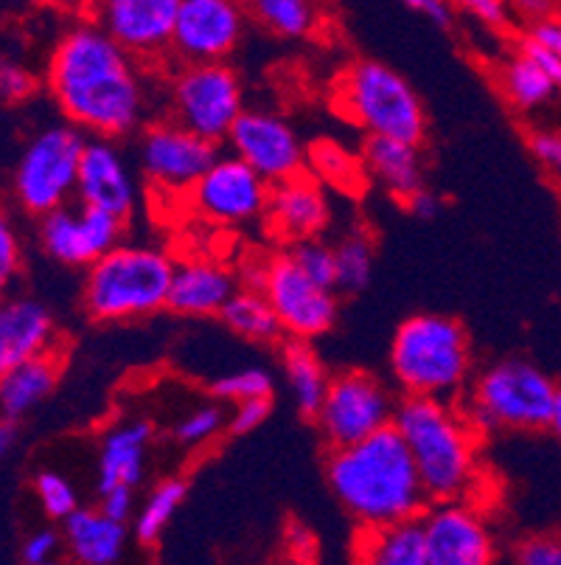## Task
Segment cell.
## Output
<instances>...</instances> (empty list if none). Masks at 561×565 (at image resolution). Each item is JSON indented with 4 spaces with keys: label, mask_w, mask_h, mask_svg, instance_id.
<instances>
[{
    "label": "cell",
    "mask_w": 561,
    "mask_h": 565,
    "mask_svg": "<svg viewBox=\"0 0 561 565\" xmlns=\"http://www.w3.org/2000/svg\"><path fill=\"white\" fill-rule=\"evenodd\" d=\"M45 85L71 125L93 136H130L147 116V85L136 54L101 25H76L62 34L48 56Z\"/></svg>",
    "instance_id": "6da1fadb"
},
{
    "label": "cell",
    "mask_w": 561,
    "mask_h": 565,
    "mask_svg": "<svg viewBox=\"0 0 561 565\" xmlns=\"http://www.w3.org/2000/svg\"><path fill=\"white\" fill-rule=\"evenodd\" d=\"M326 479L339 507L359 526H385L416 518L430 501L396 425L346 448H332Z\"/></svg>",
    "instance_id": "7a4b0ae2"
},
{
    "label": "cell",
    "mask_w": 561,
    "mask_h": 565,
    "mask_svg": "<svg viewBox=\"0 0 561 565\" xmlns=\"http://www.w3.org/2000/svg\"><path fill=\"white\" fill-rule=\"evenodd\" d=\"M393 425L416 461L427 498L466 501L477 487V430L452 399L404 394Z\"/></svg>",
    "instance_id": "3957f363"
},
{
    "label": "cell",
    "mask_w": 561,
    "mask_h": 565,
    "mask_svg": "<svg viewBox=\"0 0 561 565\" xmlns=\"http://www.w3.org/2000/svg\"><path fill=\"white\" fill-rule=\"evenodd\" d=\"M390 372L404 394L455 403L472 374V347L463 323L435 312L401 321L390 343Z\"/></svg>",
    "instance_id": "277c9868"
},
{
    "label": "cell",
    "mask_w": 561,
    "mask_h": 565,
    "mask_svg": "<svg viewBox=\"0 0 561 565\" xmlns=\"http://www.w3.org/2000/svg\"><path fill=\"white\" fill-rule=\"evenodd\" d=\"M174 262L154 245L118 243L87 267L82 301L93 321H138L166 310Z\"/></svg>",
    "instance_id": "5b68a950"
},
{
    "label": "cell",
    "mask_w": 561,
    "mask_h": 565,
    "mask_svg": "<svg viewBox=\"0 0 561 565\" xmlns=\"http://www.w3.org/2000/svg\"><path fill=\"white\" fill-rule=\"evenodd\" d=\"M559 385L537 363L525 358H506L477 374L463 414L477 434L548 430Z\"/></svg>",
    "instance_id": "8992f818"
},
{
    "label": "cell",
    "mask_w": 561,
    "mask_h": 565,
    "mask_svg": "<svg viewBox=\"0 0 561 565\" xmlns=\"http://www.w3.org/2000/svg\"><path fill=\"white\" fill-rule=\"evenodd\" d=\"M337 110L365 136L401 138L421 143L427 136V113L408 79L385 63L359 60L337 82Z\"/></svg>",
    "instance_id": "52a82bcc"
},
{
    "label": "cell",
    "mask_w": 561,
    "mask_h": 565,
    "mask_svg": "<svg viewBox=\"0 0 561 565\" xmlns=\"http://www.w3.org/2000/svg\"><path fill=\"white\" fill-rule=\"evenodd\" d=\"M85 147V130L76 125L45 127L25 143L12 178L14 198L25 212L43 217L76 198Z\"/></svg>",
    "instance_id": "ba28073f"
},
{
    "label": "cell",
    "mask_w": 561,
    "mask_h": 565,
    "mask_svg": "<svg viewBox=\"0 0 561 565\" xmlns=\"http://www.w3.org/2000/svg\"><path fill=\"white\" fill-rule=\"evenodd\" d=\"M247 287L265 292L281 321L284 335L295 338V341H312V338L326 335L337 321V290L309 279L295 265L290 250L253 267Z\"/></svg>",
    "instance_id": "9c48e42d"
},
{
    "label": "cell",
    "mask_w": 561,
    "mask_h": 565,
    "mask_svg": "<svg viewBox=\"0 0 561 565\" xmlns=\"http://www.w3.org/2000/svg\"><path fill=\"white\" fill-rule=\"evenodd\" d=\"M172 118L214 143L228 141L245 113V87L230 65L185 63L172 82Z\"/></svg>",
    "instance_id": "30bf717a"
},
{
    "label": "cell",
    "mask_w": 561,
    "mask_h": 565,
    "mask_svg": "<svg viewBox=\"0 0 561 565\" xmlns=\"http://www.w3.org/2000/svg\"><path fill=\"white\" fill-rule=\"evenodd\" d=\"M393 414L396 403L382 380L368 372H343L328 380L315 423L332 448H346L393 425Z\"/></svg>",
    "instance_id": "8fae6325"
},
{
    "label": "cell",
    "mask_w": 561,
    "mask_h": 565,
    "mask_svg": "<svg viewBox=\"0 0 561 565\" xmlns=\"http://www.w3.org/2000/svg\"><path fill=\"white\" fill-rule=\"evenodd\" d=\"M272 183L261 178L239 156H216V161L199 174L188 189L194 212L219 225H247L265 220Z\"/></svg>",
    "instance_id": "7c38bea8"
},
{
    "label": "cell",
    "mask_w": 561,
    "mask_h": 565,
    "mask_svg": "<svg viewBox=\"0 0 561 565\" xmlns=\"http://www.w3.org/2000/svg\"><path fill=\"white\" fill-rule=\"evenodd\" d=\"M123 220L93 205H62L40 217V245L60 265L90 267L121 243Z\"/></svg>",
    "instance_id": "4fadbf2b"
},
{
    "label": "cell",
    "mask_w": 561,
    "mask_h": 565,
    "mask_svg": "<svg viewBox=\"0 0 561 565\" xmlns=\"http://www.w3.org/2000/svg\"><path fill=\"white\" fill-rule=\"evenodd\" d=\"M216 156L219 150L214 141L197 136L174 118L147 127L138 147L143 174L166 192H188Z\"/></svg>",
    "instance_id": "5bb4252c"
},
{
    "label": "cell",
    "mask_w": 561,
    "mask_h": 565,
    "mask_svg": "<svg viewBox=\"0 0 561 565\" xmlns=\"http://www.w3.org/2000/svg\"><path fill=\"white\" fill-rule=\"evenodd\" d=\"M241 0H183L172 49L183 63H225L245 38Z\"/></svg>",
    "instance_id": "9a60e30c"
},
{
    "label": "cell",
    "mask_w": 561,
    "mask_h": 565,
    "mask_svg": "<svg viewBox=\"0 0 561 565\" xmlns=\"http://www.w3.org/2000/svg\"><path fill=\"white\" fill-rule=\"evenodd\" d=\"M228 147L270 183L301 174L306 161V150L295 127L270 110L241 113L228 132Z\"/></svg>",
    "instance_id": "2e32d148"
},
{
    "label": "cell",
    "mask_w": 561,
    "mask_h": 565,
    "mask_svg": "<svg viewBox=\"0 0 561 565\" xmlns=\"http://www.w3.org/2000/svg\"><path fill=\"white\" fill-rule=\"evenodd\" d=\"M427 565H486L497 543L486 518L466 501H435L424 518Z\"/></svg>",
    "instance_id": "e0dca14e"
},
{
    "label": "cell",
    "mask_w": 561,
    "mask_h": 565,
    "mask_svg": "<svg viewBox=\"0 0 561 565\" xmlns=\"http://www.w3.org/2000/svg\"><path fill=\"white\" fill-rule=\"evenodd\" d=\"M76 200L93 209H105L121 220L136 212V178L123 152L116 147V138L96 136L87 141L79 163Z\"/></svg>",
    "instance_id": "ac0fdd59"
},
{
    "label": "cell",
    "mask_w": 561,
    "mask_h": 565,
    "mask_svg": "<svg viewBox=\"0 0 561 565\" xmlns=\"http://www.w3.org/2000/svg\"><path fill=\"white\" fill-rule=\"evenodd\" d=\"M183 0H96L99 25L136 56L172 49L174 23Z\"/></svg>",
    "instance_id": "d6986e66"
},
{
    "label": "cell",
    "mask_w": 561,
    "mask_h": 565,
    "mask_svg": "<svg viewBox=\"0 0 561 565\" xmlns=\"http://www.w3.org/2000/svg\"><path fill=\"white\" fill-rule=\"evenodd\" d=\"M332 209L328 198L315 178L295 174L287 181L272 183L270 203H267L265 223L272 236L295 245L312 236H321L328 228Z\"/></svg>",
    "instance_id": "ffe728a7"
},
{
    "label": "cell",
    "mask_w": 561,
    "mask_h": 565,
    "mask_svg": "<svg viewBox=\"0 0 561 565\" xmlns=\"http://www.w3.org/2000/svg\"><path fill=\"white\" fill-rule=\"evenodd\" d=\"M56 323L37 299L0 301V377L20 363L54 352Z\"/></svg>",
    "instance_id": "44dd1931"
},
{
    "label": "cell",
    "mask_w": 561,
    "mask_h": 565,
    "mask_svg": "<svg viewBox=\"0 0 561 565\" xmlns=\"http://www.w3.org/2000/svg\"><path fill=\"white\" fill-rule=\"evenodd\" d=\"M236 292V279L228 267L211 259H185L174 265L166 310L185 318L219 316Z\"/></svg>",
    "instance_id": "7402d4cb"
},
{
    "label": "cell",
    "mask_w": 561,
    "mask_h": 565,
    "mask_svg": "<svg viewBox=\"0 0 561 565\" xmlns=\"http://www.w3.org/2000/svg\"><path fill=\"white\" fill-rule=\"evenodd\" d=\"M62 537L71 559L85 565H112L123 557L130 543L127 523L107 515L101 507H79L62 521Z\"/></svg>",
    "instance_id": "603a6c76"
},
{
    "label": "cell",
    "mask_w": 561,
    "mask_h": 565,
    "mask_svg": "<svg viewBox=\"0 0 561 565\" xmlns=\"http://www.w3.org/2000/svg\"><path fill=\"white\" fill-rule=\"evenodd\" d=\"M152 436L154 428L147 419H123L121 425L101 436L99 490L141 484Z\"/></svg>",
    "instance_id": "cb8c5ba5"
},
{
    "label": "cell",
    "mask_w": 561,
    "mask_h": 565,
    "mask_svg": "<svg viewBox=\"0 0 561 565\" xmlns=\"http://www.w3.org/2000/svg\"><path fill=\"white\" fill-rule=\"evenodd\" d=\"M363 163L368 178H374L399 203H408L410 194L424 186V161H421L419 143L368 136L363 147Z\"/></svg>",
    "instance_id": "d4e9b609"
},
{
    "label": "cell",
    "mask_w": 561,
    "mask_h": 565,
    "mask_svg": "<svg viewBox=\"0 0 561 565\" xmlns=\"http://www.w3.org/2000/svg\"><path fill=\"white\" fill-rule=\"evenodd\" d=\"M354 557L370 565H427L424 521L416 515L385 526H359Z\"/></svg>",
    "instance_id": "484cf974"
},
{
    "label": "cell",
    "mask_w": 561,
    "mask_h": 565,
    "mask_svg": "<svg viewBox=\"0 0 561 565\" xmlns=\"http://www.w3.org/2000/svg\"><path fill=\"white\" fill-rule=\"evenodd\" d=\"M60 374L62 366L54 352L37 354V358L14 366L12 372L0 377V414L12 416L20 423L25 414H31L54 394Z\"/></svg>",
    "instance_id": "4316f807"
},
{
    "label": "cell",
    "mask_w": 561,
    "mask_h": 565,
    "mask_svg": "<svg viewBox=\"0 0 561 565\" xmlns=\"http://www.w3.org/2000/svg\"><path fill=\"white\" fill-rule=\"evenodd\" d=\"M281 363H284L287 385H290V397L295 403L298 414L315 419L317 408L326 397L328 380H332L326 374V366L312 352V347H306V341H295V338L281 352Z\"/></svg>",
    "instance_id": "83f0119b"
},
{
    "label": "cell",
    "mask_w": 561,
    "mask_h": 565,
    "mask_svg": "<svg viewBox=\"0 0 561 565\" xmlns=\"http://www.w3.org/2000/svg\"><path fill=\"white\" fill-rule=\"evenodd\" d=\"M219 318H223V323L234 335L245 338V341L272 343L284 335L270 299L261 290H256V287L236 290L228 305L223 307Z\"/></svg>",
    "instance_id": "f1b7e54d"
},
{
    "label": "cell",
    "mask_w": 561,
    "mask_h": 565,
    "mask_svg": "<svg viewBox=\"0 0 561 565\" xmlns=\"http://www.w3.org/2000/svg\"><path fill=\"white\" fill-rule=\"evenodd\" d=\"M500 87L506 99L511 102L517 110L533 113L539 107H548L553 102V96L559 94L555 82L533 63L531 56L517 51L514 56H508L500 68Z\"/></svg>",
    "instance_id": "f546056e"
},
{
    "label": "cell",
    "mask_w": 561,
    "mask_h": 565,
    "mask_svg": "<svg viewBox=\"0 0 561 565\" xmlns=\"http://www.w3.org/2000/svg\"><path fill=\"white\" fill-rule=\"evenodd\" d=\"M188 495V484L183 479H166L158 487H152L147 498H143L141 510L136 512V523H132V534L143 546H154L161 541L169 523L180 512Z\"/></svg>",
    "instance_id": "4dcf8cb0"
},
{
    "label": "cell",
    "mask_w": 561,
    "mask_h": 565,
    "mask_svg": "<svg viewBox=\"0 0 561 565\" xmlns=\"http://www.w3.org/2000/svg\"><path fill=\"white\" fill-rule=\"evenodd\" d=\"M245 7L276 38L303 40L317 29L315 0H247Z\"/></svg>",
    "instance_id": "1f68e13d"
},
{
    "label": "cell",
    "mask_w": 561,
    "mask_h": 565,
    "mask_svg": "<svg viewBox=\"0 0 561 565\" xmlns=\"http://www.w3.org/2000/svg\"><path fill=\"white\" fill-rule=\"evenodd\" d=\"M309 163L315 169V174L328 186L339 189V192H357L365 183V163L357 161L348 150H343L334 141H317L312 150L306 152Z\"/></svg>",
    "instance_id": "d6a6232c"
},
{
    "label": "cell",
    "mask_w": 561,
    "mask_h": 565,
    "mask_svg": "<svg viewBox=\"0 0 561 565\" xmlns=\"http://www.w3.org/2000/svg\"><path fill=\"white\" fill-rule=\"evenodd\" d=\"M334 254H337V290H365L370 276H374V245H370L368 234L352 231V234L334 248Z\"/></svg>",
    "instance_id": "836d02e7"
},
{
    "label": "cell",
    "mask_w": 561,
    "mask_h": 565,
    "mask_svg": "<svg viewBox=\"0 0 561 565\" xmlns=\"http://www.w3.org/2000/svg\"><path fill=\"white\" fill-rule=\"evenodd\" d=\"M225 425H228V414L219 405H199L174 425V441L188 450H197L223 434Z\"/></svg>",
    "instance_id": "e575fe53"
},
{
    "label": "cell",
    "mask_w": 561,
    "mask_h": 565,
    "mask_svg": "<svg viewBox=\"0 0 561 565\" xmlns=\"http://www.w3.org/2000/svg\"><path fill=\"white\" fill-rule=\"evenodd\" d=\"M290 256L309 279H315L317 285L337 290V254H334L332 245L323 243L321 236H312V239L295 243L292 245Z\"/></svg>",
    "instance_id": "d590c367"
},
{
    "label": "cell",
    "mask_w": 561,
    "mask_h": 565,
    "mask_svg": "<svg viewBox=\"0 0 561 565\" xmlns=\"http://www.w3.org/2000/svg\"><path fill=\"white\" fill-rule=\"evenodd\" d=\"M272 374L261 366H247L239 372H230L225 377L216 380L211 385L216 399H228V403H239V399L250 397H272Z\"/></svg>",
    "instance_id": "8d00e7d4"
},
{
    "label": "cell",
    "mask_w": 561,
    "mask_h": 565,
    "mask_svg": "<svg viewBox=\"0 0 561 565\" xmlns=\"http://www.w3.org/2000/svg\"><path fill=\"white\" fill-rule=\"evenodd\" d=\"M34 492H37L40 507H43V512L51 521H65V518L79 510V498H76V490L71 487V481L54 470L37 472Z\"/></svg>",
    "instance_id": "74e56055"
},
{
    "label": "cell",
    "mask_w": 561,
    "mask_h": 565,
    "mask_svg": "<svg viewBox=\"0 0 561 565\" xmlns=\"http://www.w3.org/2000/svg\"><path fill=\"white\" fill-rule=\"evenodd\" d=\"M23 267V243L12 214L0 205V296L14 285Z\"/></svg>",
    "instance_id": "f35d334b"
},
{
    "label": "cell",
    "mask_w": 561,
    "mask_h": 565,
    "mask_svg": "<svg viewBox=\"0 0 561 565\" xmlns=\"http://www.w3.org/2000/svg\"><path fill=\"white\" fill-rule=\"evenodd\" d=\"M37 94V76L18 60H0V102L23 105Z\"/></svg>",
    "instance_id": "ab89813d"
},
{
    "label": "cell",
    "mask_w": 561,
    "mask_h": 565,
    "mask_svg": "<svg viewBox=\"0 0 561 565\" xmlns=\"http://www.w3.org/2000/svg\"><path fill=\"white\" fill-rule=\"evenodd\" d=\"M519 565H561V534H531L514 548Z\"/></svg>",
    "instance_id": "60d3db41"
},
{
    "label": "cell",
    "mask_w": 561,
    "mask_h": 565,
    "mask_svg": "<svg viewBox=\"0 0 561 565\" xmlns=\"http://www.w3.org/2000/svg\"><path fill=\"white\" fill-rule=\"evenodd\" d=\"M270 397H250V399H239L234 403V411L228 416V430L234 436H245L253 434L256 428L267 423V416H270Z\"/></svg>",
    "instance_id": "b9f144b4"
},
{
    "label": "cell",
    "mask_w": 561,
    "mask_h": 565,
    "mask_svg": "<svg viewBox=\"0 0 561 565\" xmlns=\"http://www.w3.org/2000/svg\"><path fill=\"white\" fill-rule=\"evenodd\" d=\"M62 552H65V537H62V532H56V529H37V532H31L29 541L23 543L20 557L29 565H45L54 563Z\"/></svg>",
    "instance_id": "7bdbcfd3"
},
{
    "label": "cell",
    "mask_w": 561,
    "mask_h": 565,
    "mask_svg": "<svg viewBox=\"0 0 561 565\" xmlns=\"http://www.w3.org/2000/svg\"><path fill=\"white\" fill-rule=\"evenodd\" d=\"M452 7L461 9L470 18H475L477 23L488 25V29H506L511 23L508 0H452Z\"/></svg>",
    "instance_id": "ee69618b"
},
{
    "label": "cell",
    "mask_w": 561,
    "mask_h": 565,
    "mask_svg": "<svg viewBox=\"0 0 561 565\" xmlns=\"http://www.w3.org/2000/svg\"><path fill=\"white\" fill-rule=\"evenodd\" d=\"M531 152L539 163L544 167V172L553 178L561 186V136L559 132H533L531 136Z\"/></svg>",
    "instance_id": "f6af8a7d"
},
{
    "label": "cell",
    "mask_w": 561,
    "mask_h": 565,
    "mask_svg": "<svg viewBox=\"0 0 561 565\" xmlns=\"http://www.w3.org/2000/svg\"><path fill=\"white\" fill-rule=\"evenodd\" d=\"M99 507L116 521L127 523L136 515V487H107V490H99Z\"/></svg>",
    "instance_id": "bcb514c9"
},
{
    "label": "cell",
    "mask_w": 561,
    "mask_h": 565,
    "mask_svg": "<svg viewBox=\"0 0 561 565\" xmlns=\"http://www.w3.org/2000/svg\"><path fill=\"white\" fill-rule=\"evenodd\" d=\"M519 51L531 56L533 63H537L539 68H542L544 74L555 82V87L561 90V56L555 54L553 49H548L544 43H539V40L531 38V34H525V40L519 43Z\"/></svg>",
    "instance_id": "7dc6e473"
},
{
    "label": "cell",
    "mask_w": 561,
    "mask_h": 565,
    "mask_svg": "<svg viewBox=\"0 0 561 565\" xmlns=\"http://www.w3.org/2000/svg\"><path fill=\"white\" fill-rule=\"evenodd\" d=\"M284 543H287V552H290V557L301 559V563L317 557L315 537H312V532H309L306 526H301V523H292V526L287 529Z\"/></svg>",
    "instance_id": "c3c4849f"
},
{
    "label": "cell",
    "mask_w": 561,
    "mask_h": 565,
    "mask_svg": "<svg viewBox=\"0 0 561 565\" xmlns=\"http://www.w3.org/2000/svg\"><path fill=\"white\" fill-rule=\"evenodd\" d=\"M401 3H404L410 12L421 14V18H427L435 25H450L452 12H455L452 0H401Z\"/></svg>",
    "instance_id": "681fc988"
},
{
    "label": "cell",
    "mask_w": 561,
    "mask_h": 565,
    "mask_svg": "<svg viewBox=\"0 0 561 565\" xmlns=\"http://www.w3.org/2000/svg\"><path fill=\"white\" fill-rule=\"evenodd\" d=\"M404 205H408V212L413 214V217L435 220L441 214V205H444V200H441L435 192H430V189L421 186L419 192L410 194L408 203H404Z\"/></svg>",
    "instance_id": "f907efd6"
},
{
    "label": "cell",
    "mask_w": 561,
    "mask_h": 565,
    "mask_svg": "<svg viewBox=\"0 0 561 565\" xmlns=\"http://www.w3.org/2000/svg\"><path fill=\"white\" fill-rule=\"evenodd\" d=\"M528 34H531V38H537L539 43H544L548 49H553L555 54L561 56V20L550 18V14L548 18L533 20L531 29H528Z\"/></svg>",
    "instance_id": "816d5d0a"
},
{
    "label": "cell",
    "mask_w": 561,
    "mask_h": 565,
    "mask_svg": "<svg viewBox=\"0 0 561 565\" xmlns=\"http://www.w3.org/2000/svg\"><path fill=\"white\" fill-rule=\"evenodd\" d=\"M18 445V419L0 414V461L7 459Z\"/></svg>",
    "instance_id": "f5cc1de1"
},
{
    "label": "cell",
    "mask_w": 561,
    "mask_h": 565,
    "mask_svg": "<svg viewBox=\"0 0 561 565\" xmlns=\"http://www.w3.org/2000/svg\"><path fill=\"white\" fill-rule=\"evenodd\" d=\"M548 430L553 434V439L561 445V385H559V392H555V405H553V414H550Z\"/></svg>",
    "instance_id": "db71d44e"
},
{
    "label": "cell",
    "mask_w": 561,
    "mask_h": 565,
    "mask_svg": "<svg viewBox=\"0 0 561 565\" xmlns=\"http://www.w3.org/2000/svg\"><path fill=\"white\" fill-rule=\"evenodd\" d=\"M519 7H522V12H533L539 20V18H548L550 3L548 0H519Z\"/></svg>",
    "instance_id": "11a10c76"
}]
</instances>
